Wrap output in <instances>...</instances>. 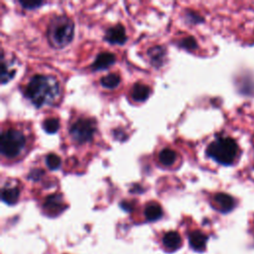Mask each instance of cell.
Masks as SVG:
<instances>
[{"mask_svg":"<svg viewBox=\"0 0 254 254\" xmlns=\"http://www.w3.org/2000/svg\"><path fill=\"white\" fill-rule=\"evenodd\" d=\"M64 200L61 194L54 193L49 195L44 202V209L46 213L50 216H55L60 214L64 210Z\"/></svg>","mask_w":254,"mask_h":254,"instance_id":"obj_6","label":"cell"},{"mask_svg":"<svg viewBox=\"0 0 254 254\" xmlns=\"http://www.w3.org/2000/svg\"><path fill=\"white\" fill-rule=\"evenodd\" d=\"M73 23L64 16H55L49 23L47 30V37L50 44L58 49L68 45L73 38Z\"/></svg>","mask_w":254,"mask_h":254,"instance_id":"obj_2","label":"cell"},{"mask_svg":"<svg viewBox=\"0 0 254 254\" xmlns=\"http://www.w3.org/2000/svg\"><path fill=\"white\" fill-rule=\"evenodd\" d=\"M43 174H44V172H43L42 170H40V169H35V170H33V171L30 173L29 178L32 179V180H34V181H38V180L41 179V177L43 176Z\"/></svg>","mask_w":254,"mask_h":254,"instance_id":"obj_23","label":"cell"},{"mask_svg":"<svg viewBox=\"0 0 254 254\" xmlns=\"http://www.w3.org/2000/svg\"><path fill=\"white\" fill-rule=\"evenodd\" d=\"M163 244L169 250H177L182 245V239L178 232L169 231L163 237Z\"/></svg>","mask_w":254,"mask_h":254,"instance_id":"obj_12","label":"cell"},{"mask_svg":"<svg viewBox=\"0 0 254 254\" xmlns=\"http://www.w3.org/2000/svg\"><path fill=\"white\" fill-rule=\"evenodd\" d=\"M15 69H9V67L6 65L5 63L2 64V69H1V81L2 83L7 82L8 80H10L13 75L15 74Z\"/></svg>","mask_w":254,"mask_h":254,"instance_id":"obj_20","label":"cell"},{"mask_svg":"<svg viewBox=\"0 0 254 254\" xmlns=\"http://www.w3.org/2000/svg\"><path fill=\"white\" fill-rule=\"evenodd\" d=\"M20 195V190L17 187H6L2 190L1 197L3 201L8 204H14L17 202Z\"/></svg>","mask_w":254,"mask_h":254,"instance_id":"obj_14","label":"cell"},{"mask_svg":"<svg viewBox=\"0 0 254 254\" xmlns=\"http://www.w3.org/2000/svg\"><path fill=\"white\" fill-rule=\"evenodd\" d=\"M59 127H60V122H59V119L57 118H47L43 122L44 130L50 134L56 133Z\"/></svg>","mask_w":254,"mask_h":254,"instance_id":"obj_18","label":"cell"},{"mask_svg":"<svg viewBox=\"0 0 254 254\" xmlns=\"http://www.w3.org/2000/svg\"><path fill=\"white\" fill-rule=\"evenodd\" d=\"M148 56L150 58L151 64L156 67H160L164 64L166 50L161 46H156L148 50Z\"/></svg>","mask_w":254,"mask_h":254,"instance_id":"obj_11","label":"cell"},{"mask_svg":"<svg viewBox=\"0 0 254 254\" xmlns=\"http://www.w3.org/2000/svg\"><path fill=\"white\" fill-rule=\"evenodd\" d=\"M60 95L58 80L52 75H34L25 89V96L36 106L52 105Z\"/></svg>","mask_w":254,"mask_h":254,"instance_id":"obj_1","label":"cell"},{"mask_svg":"<svg viewBox=\"0 0 254 254\" xmlns=\"http://www.w3.org/2000/svg\"><path fill=\"white\" fill-rule=\"evenodd\" d=\"M144 213L148 220L155 221L162 217L163 210H162V207L160 206V204H158L156 202H151V203H148L147 206L145 207Z\"/></svg>","mask_w":254,"mask_h":254,"instance_id":"obj_15","label":"cell"},{"mask_svg":"<svg viewBox=\"0 0 254 254\" xmlns=\"http://www.w3.org/2000/svg\"><path fill=\"white\" fill-rule=\"evenodd\" d=\"M207 236L201 231L194 230L189 235V242L190 247L195 251H203L206 246Z\"/></svg>","mask_w":254,"mask_h":254,"instance_id":"obj_10","label":"cell"},{"mask_svg":"<svg viewBox=\"0 0 254 254\" xmlns=\"http://www.w3.org/2000/svg\"><path fill=\"white\" fill-rule=\"evenodd\" d=\"M177 158V154L174 150L166 148L163 149L159 154V161L164 166H172Z\"/></svg>","mask_w":254,"mask_h":254,"instance_id":"obj_16","label":"cell"},{"mask_svg":"<svg viewBox=\"0 0 254 254\" xmlns=\"http://www.w3.org/2000/svg\"><path fill=\"white\" fill-rule=\"evenodd\" d=\"M180 46L187 50H194L197 48V43L193 37H187L182 40Z\"/></svg>","mask_w":254,"mask_h":254,"instance_id":"obj_21","label":"cell"},{"mask_svg":"<svg viewBox=\"0 0 254 254\" xmlns=\"http://www.w3.org/2000/svg\"><path fill=\"white\" fill-rule=\"evenodd\" d=\"M46 165L50 170H57L61 166V159L56 154H49L46 157Z\"/></svg>","mask_w":254,"mask_h":254,"instance_id":"obj_19","label":"cell"},{"mask_svg":"<svg viewBox=\"0 0 254 254\" xmlns=\"http://www.w3.org/2000/svg\"><path fill=\"white\" fill-rule=\"evenodd\" d=\"M213 207L222 213H227L235 207V199L224 192L216 193L213 198Z\"/></svg>","mask_w":254,"mask_h":254,"instance_id":"obj_7","label":"cell"},{"mask_svg":"<svg viewBox=\"0 0 254 254\" xmlns=\"http://www.w3.org/2000/svg\"><path fill=\"white\" fill-rule=\"evenodd\" d=\"M105 40L111 44H124L127 40L125 29L121 24L109 28L105 33Z\"/></svg>","mask_w":254,"mask_h":254,"instance_id":"obj_8","label":"cell"},{"mask_svg":"<svg viewBox=\"0 0 254 254\" xmlns=\"http://www.w3.org/2000/svg\"><path fill=\"white\" fill-rule=\"evenodd\" d=\"M96 130V122L91 118L77 119L69 128V134L73 141L79 144L89 142Z\"/></svg>","mask_w":254,"mask_h":254,"instance_id":"obj_5","label":"cell"},{"mask_svg":"<svg viewBox=\"0 0 254 254\" xmlns=\"http://www.w3.org/2000/svg\"><path fill=\"white\" fill-rule=\"evenodd\" d=\"M115 56L111 53L104 52L100 53L97 55L95 61L91 64V68L93 70H100V69H105L111 64H114L115 62Z\"/></svg>","mask_w":254,"mask_h":254,"instance_id":"obj_9","label":"cell"},{"mask_svg":"<svg viewBox=\"0 0 254 254\" xmlns=\"http://www.w3.org/2000/svg\"><path fill=\"white\" fill-rule=\"evenodd\" d=\"M206 154L218 164L230 166L239 154V147L230 137H218L207 146Z\"/></svg>","mask_w":254,"mask_h":254,"instance_id":"obj_3","label":"cell"},{"mask_svg":"<svg viewBox=\"0 0 254 254\" xmlns=\"http://www.w3.org/2000/svg\"><path fill=\"white\" fill-rule=\"evenodd\" d=\"M131 95H132V98L137 102L145 101L150 95V88L145 84L136 83L132 88Z\"/></svg>","mask_w":254,"mask_h":254,"instance_id":"obj_13","label":"cell"},{"mask_svg":"<svg viewBox=\"0 0 254 254\" xmlns=\"http://www.w3.org/2000/svg\"><path fill=\"white\" fill-rule=\"evenodd\" d=\"M119 82L120 76L117 73H108L100 79V84L105 88H114L119 84Z\"/></svg>","mask_w":254,"mask_h":254,"instance_id":"obj_17","label":"cell"},{"mask_svg":"<svg viewBox=\"0 0 254 254\" xmlns=\"http://www.w3.org/2000/svg\"><path fill=\"white\" fill-rule=\"evenodd\" d=\"M20 4L22 5L23 8L25 9H35L43 4L41 1H20Z\"/></svg>","mask_w":254,"mask_h":254,"instance_id":"obj_22","label":"cell"},{"mask_svg":"<svg viewBox=\"0 0 254 254\" xmlns=\"http://www.w3.org/2000/svg\"><path fill=\"white\" fill-rule=\"evenodd\" d=\"M26 139L24 134L16 129L4 131L0 139V151L3 156L9 159L19 156L25 148Z\"/></svg>","mask_w":254,"mask_h":254,"instance_id":"obj_4","label":"cell"},{"mask_svg":"<svg viewBox=\"0 0 254 254\" xmlns=\"http://www.w3.org/2000/svg\"><path fill=\"white\" fill-rule=\"evenodd\" d=\"M187 17L190 20L191 23H197V22H199V21H202V19L199 17V15L194 14V13H192V12H189L188 15H187Z\"/></svg>","mask_w":254,"mask_h":254,"instance_id":"obj_24","label":"cell"}]
</instances>
